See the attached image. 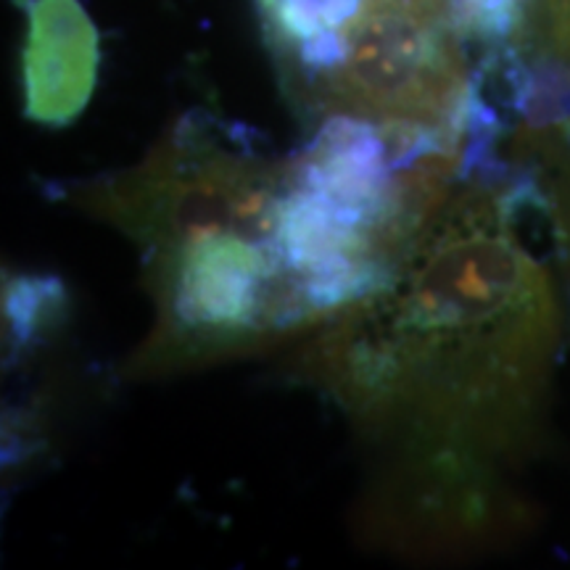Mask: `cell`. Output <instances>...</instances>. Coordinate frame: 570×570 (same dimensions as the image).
<instances>
[{
	"label": "cell",
	"instance_id": "8992f818",
	"mask_svg": "<svg viewBox=\"0 0 570 570\" xmlns=\"http://www.w3.org/2000/svg\"><path fill=\"white\" fill-rule=\"evenodd\" d=\"M541 24L554 59L570 69V0H541Z\"/></svg>",
	"mask_w": 570,
	"mask_h": 570
},
{
	"label": "cell",
	"instance_id": "277c9868",
	"mask_svg": "<svg viewBox=\"0 0 570 570\" xmlns=\"http://www.w3.org/2000/svg\"><path fill=\"white\" fill-rule=\"evenodd\" d=\"M3 306L6 346L17 360L59 327L67 312V294L51 275H13L6 281Z\"/></svg>",
	"mask_w": 570,
	"mask_h": 570
},
{
	"label": "cell",
	"instance_id": "3957f363",
	"mask_svg": "<svg viewBox=\"0 0 570 570\" xmlns=\"http://www.w3.org/2000/svg\"><path fill=\"white\" fill-rule=\"evenodd\" d=\"M21 77L32 122L63 127L80 117L98 80V32L80 0H27Z\"/></svg>",
	"mask_w": 570,
	"mask_h": 570
},
{
	"label": "cell",
	"instance_id": "7a4b0ae2",
	"mask_svg": "<svg viewBox=\"0 0 570 570\" xmlns=\"http://www.w3.org/2000/svg\"><path fill=\"white\" fill-rule=\"evenodd\" d=\"M341 35V59L312 88L331 114L465 140L470 88L446 0H362Z\"/></svg>",
	"mask_w": 570,
	"mask_h": 570
},
{
	"label": "cell",
	"instance_id": "6da1fadb",
	"mask_svg": "<svg viewBox=\"0 0 570 570\" xmlns=\"http://www.w3.org/2000/svg\"><path fill=\"white\" fill-rule=\"evenodd\" d=\"M475 180L306 356L360 423L404 446V489L460 515H475L483 465L537 420L558 344L550 275L512 230L520 190Z\"/></svg>",
	"mask_w": 570,
	"mask_h": 570
},
{
	"label": "cell",
	"instance_id": "5b68a950",
	"mask_svg": "<svg viewBox=\"0 0 570 570\" xmlns=\"http://www.w3.org/2000/svg\"><path fill=\"white\" fill-rule=\"evenodd\" d=\"M362 0H262V11L269 35L291 51L320 32L344 27Z\"/></svg>",
	"mask_w": 570,
	"mask_h": 570
}]
</instances>
